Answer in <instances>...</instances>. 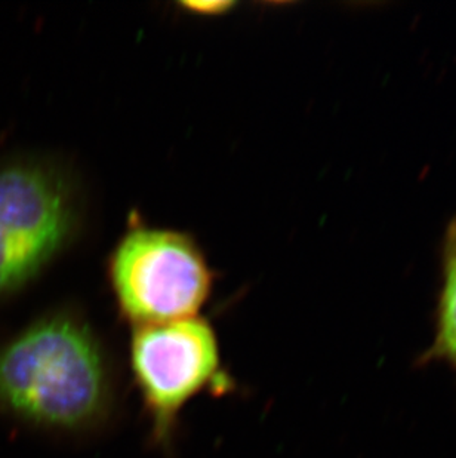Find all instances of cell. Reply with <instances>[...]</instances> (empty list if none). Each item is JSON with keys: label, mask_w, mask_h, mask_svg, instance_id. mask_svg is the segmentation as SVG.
<instances>
[{"label": "cell", "mask_w": 456, "mask_h": 458, "mask_svg": "<svg viewBox=\"0 0 456 458\" xmlns=\"http://www.w3.org/2000/svg\"><path fill=\"white\" fill-rule=\"evenodd\" d=\"M119 407V371L82 316L51 311L0 346V412L9 419L83 441L107 432Z\"/></svg>", "instance_id": "obj_1"}, {"label": "cell", "mask_w": 456, "mask_h": 458, "mask_svg": "<svg viewBox=\"0 0 456 458\" xmlns=\"http://www.w3.org/2000/svg\"><path fill=\"white\" fill-rule=\"evenodd\" d=\"M130 363L148 441L165 455L173 454L182 412L194 399L234 389L215 329L198 316L135 327Z\"/></svg>", "instance_id": "obj_2"}, {"label": "cell", "mask_w": 456, "mask_h": 458, "mask_svg": "<svg viewBox=\"0 0 456 458\" xmlns=\"http://www.w3.org/2000/svg\"><path fill=\"white\" fill-rule=\"evenodd\" d=\"M76 225L73 187L60 168L35 157L0 160V301L64 250Z\"/></svg>", "instance_id": "obj_3"}, {"label": "cell", "mask_w": 456, "mask_h": 458, "mask_svg": "<svg viewBox=\"0 0 456 458\" xmlns=\"http://www.w3.org/2000/svg\"><path fill=\"white\" fill-rule=\"evenodd\" d=\"M110 282L122 318L135 328L198 316L211 294L212 273L189 236L138 227L113 252Z\"/></svg>", "instance_id": "obj_4"}, {"label": "cell", "mask_w": 456, "mask_h": 458, "mask_svg": "<svg viewBox=\"0 0 456 458\" xmlns=\"http://www.w3.org/2000/svg\"><path fill=\"white\" fill-rule=\"evenodd\" d=\"M444 261L443 286L437 309L435 342L422 356V360L426 363L433 360L448 363L456 372V225L449 238Z\"/></svg>", "instance_id": "obj_5"}, {"label": "cell", "mask_w": 456, "mask_h": 458, "mask_svg": "<svg viewBox=\"0 0 456 458\" xmlns=\"http://www.w3.org/2000/svg\"><path fill=\"white\" fill-rule=\"evenodd\" d=\"M184 6L191 13H220L228 11V8L234 6V4L232 2H187Z\"/></svg>", "instance_id": "obj_6"}]
</instances>
